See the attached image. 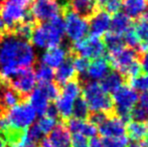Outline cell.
Returning a JSON list of instances; mask_svg holds the SVG:
<instances>
[{"mask_svg": "<svg viewBox=\"0 0 148 147\" xmlns=\"http://www.w3.org/2000/svg\"><path fill=\"white\" fill-rule=\"evenodd\" d=\"M36 55L31 42L6 30L0 36V78L19 69L31 68Z\"/></svg>", "mask_w": 148, "mask_h": 147, "instance_id": "6da1fadb", "label": "cell"}, {"mask_svg": "<svg viewBox=\"0 0 148 147\" xmlns=\"http://www.w3.org/2000/svg\"><path fill=\"white\" fill-rule=\"evenodd\" d=\"M64 19L62 15H59L49 21L41 22L34 28L31 36V42L39 49L60 45L64 36Z\"/></svg>", "mask_w": 148, "mask_h": 147, "instance_id": "7a4b0ae2", "label": "cell"}, {"mask_svg": "<svg viewBox=\"0 0 148 147\" xmlns=\"http://www.w3.org/2000/svg\"><path fill=\"white\" fill-rule=\"evenodd\" d=\"M82 85L83 98L91 112H104L110 114L113 111V102L110 95L102 90L99 82L87 81Z\"/></svg>", "mask_w": 148, "mask_h": 147, "instance_id": "3957f363", "label": "cell"}, {"mask_svg": "<svg viewBox=\"0 0 148 147\" xmlns=\"http://www.w3.org/2000/svg\"><path fill=\"white\" fill-rule=\"evenodd\" d=\"M111 98L115 115L125 123H128L130 121L131 111L138 103V92L128 85H124L112 94Z\"/></svg>", "mask_w": 148, "mask_h": 147, "instance_id": "277c9868", "label": "cell"}, {"mask_svg": "<svg viewBox=\"0 0 148 147\" xmlns=\"http://www.w3.org/2000/svg\"><path fill=\"white\" fill-rule=\"evenodd\" d=\"M0 80L11 87L18 94H20L24 99H27V100L36 84V78H35L33 67L16 70L7 76L0 78Z\"/></svg>", "mask_w": 148, "mask_h": 147, "instance_id": "5b68a950", "label": "cell"}, {"mask_svg": "<svg viewBox=\"0 0 148 147\" xmlns=\"http://www.w3.org/2000/svg\"><path fill=\"white\" fill-rule=\"evenodd\" d=\"M70 53L84 57L88 59H96L99 57H104L106 53V47L103 39L90 36L89 37H85L81 40L73 42V44L70 46Z\"/></svg>", "mask_w": 148, "mask_h": 147, "instance_id": "8992f818", "label": "cell"}, {"mask_svg": "<svg viewBox=\"0 0 148 147\" xmlns=\"http://www.w3.org/2000/svg\"><path fill=\"white\" fill-rule=\"evenodd\" d=\"M62 16L64 17V31L72 42L79 41L87 36L89 34L88 20L73 12L70 7L62 12Z\"/></svg>", "mask_w": 148, "mask_h": 147, "instance_id": "52a82bcc", "label": "cell"}, {"mask_svg": "<svg viewBox=\"0 0 148 147\" xmlns=\"http://www.w3.org/2000/svg\"><path fill=\"white\" fill-rule=\"evenodd\" d=\"M35 111L27 101L12 107L7 114L10 127L18 130H27L35 120Z\"/></svg>", "mask_w": 148, "mask_h": 147, "instance_id": "ba28073f", "label": "cell"}, {"mask_svg": "<svg viewBox=\"0 0 148 147\" xmlns=\"http://www.w3.org/2000/svg\"><path fill=\"white\" fill-rule=\"evenodd\" d=\"M138 53L135 49H132L130 47L124 46L122 49H118L113 53H110L107 57V59L109 62L110 66L113 68L114 70L118 71L124 76V73L126 70L134 63L135 61L139 59Z\"/></svg>", "mask_w": 148, "mask_h": 147, "instance_id": "9c48e42d", "label": "cell"}, {"mask_svg": "<svg viewBox=\"0 0 148 147\" xmlns=\"http://www.w3.org/2000/svg\"><path fill=\"white\" fill-rule=\"evenodd\" d=\"M30 9L39 23L62 15V8L56 0H34Z\"/></svg>", "mask_w": 148, "mask_h": 147, "instance_id": "30bf717a", "label": "cell"}, {"mask_svg": "<svg viewBox=\"0 0 148 147\" xmlns=\"http://www.w3.org/2000/svg\"><path fill=\"white\" fill-rule=\"evenodd\" d=\"M89 19V34L91 36L101 38L110 30L111 15L105 10L98 9Z\"/></svg>", "mask_w": 148, "mask_h": 147, "instance_id": "8fae6325", "label": "cell"}, {"mask_svg": "<svg viewBox=\"0 0 148 147\" xmlns=\"http://www.w3.org/2000/svg\"><path fill=\"white\" fill-rule=\"evenodd\" d=\"M98 128V133L103 138L121 137L126 135V123L116 115L108 116L107 119L101 123Z\"/></svg>", "mask_w": 148, "mask_h": 147, "instance_id": "7c38bea8", "label": "cell"}, {"mask_svg": "<svg viewBox=\"0 0 148 147\" xmlns=\"http://www.w3.org/2000/svg\"><path fill=\"white\" fill-rule=\"evenodd\" d=\"M110 71H111V66L107 57H99L93 59V62L90 63L86 75L83 77H78V80L80 81L81 84L87 81L100 82Z\"/></svg>", "mask_w": 148, "mask_h": 147, "instance_id": "4fadbf2b", "label": "cell"}, {"mask_svg": "<svg viewBox=\"0 0 148 147\" xmlns=\"http://www.w3.org/2000/svg\"><path fill=\"white\" fill-rule=\"evenodd\" d=\"M64 124L71 134H82L87 138L96 137L98 134L97 126L90 123L87 120H81L71 117L70 119L64 121Z\"/></svg>", "mask_w": 148, "mask_h": 147, "instance_id": "5bb4252c", "label": "cell"}, {"mask_svg": "<svg viewBox=\"0 0 148 147\" xmlns=\"http://www.w3.org/2000/svg\"><path fill=\"white\" fill-rule=\"evenodd\" d=\"M69 55H70V46L69 45H66V46L58 45V46L49 47L43 53L42 57H41V63L49 66L51 69H57L68 57Z\"/></svg>", "mask_w": 148, "mask_h": 147, "instance_id": "9a60e30c", "label": "cell"}, {"mask_svg": "<svg viewBox=\"0 0 148 147\" xmlns=\"http://www.w3.org/2000/svg\"><path fill=\"white\" fill-rule=\"evenodd\" d=\"M47 140L53 147H72V136L62 121H60L49 132Z\"/></svg>", "mask_w": 148, "mask_h": 147, "instance_id": "2e32d148", "label": "cell"}, {"mask_svg": "<svg viewBox=\"0 0 148 147\" xmlns=\"http://www.w3.org/2000/svg\"><path fill=\"white\" fill-rule=\"evenodd\" d=\"M125 78L121 73H119L116 70H111L101 81H100V86L102 90L106 94H114L117 90L125 85Z\"/></svg>", "mask_w": 148, "mask_h": 147, "instance_id": "e0dca14e", "label": "cell"}, {"mask_svg": "<svg viewBox=\"0 0 148 147\" xmlns=\"http://www.w3.org/2000/svg\"><path fill=\"white\" fill-rule=\"evenodd\" d=\"M77 78V73L75 71L74 65H73L72 55H68L66 59L57 68V71L55 72V79L56 83L62 87L69 81H72Z\"/></svg>", "mask_w": 148, "mask_h": 147, "instance_id": "ac0fdd59", "label": "cell"}, {"mask_svg": "<svg viewBox=\"0 0 148 147\" xmlns=\"http://www.w3.org/2000/svg\"><path fill=\"white\" fill-rule=\"evenodd\" d=\"M69 7L85 19L90 18L99 9V6L94 0H69Z\"/></svg>", "mask_w": 148, "mask_h": 147, "instance_id": "d6986e66", "label": "cell"}, {"mask_svg": "<svg viewBox=\"0 0 148 147\" xmlns=\"http://www.w3.org/2000/svg\"><path fill=\"white\" fill-rule=\"evenodd\" d=\"M28 102L32 106V108L34 109V111L38 115L41 116L45 115L47 106L49 104V98H47V94L40 86L33 89V91L30 93L29 97H28Z\"/></svg>", "mask_w": 148, "mask_h": 147, "instance_id": "ffe728a7", "label": "cell"}, {"mask_svg": "<svg viewBox=\"0 0 148 147\" xmlns=\"http://www.w3.org/2000/svg\"><path fill=\"white\" fill-rule=\"evenodd\" d=\"M147 0H123L122 8L130 19H138L147 11Z\"/></svg>", "mask_w": 148, "mask_h": 147, "instance_id": "44dd1931", "label": "cell"}, {"mask_svg": "<svg viewBox=\"0 0 148 147\" xmlns=\"http://www.w3.org/2000/svg\"><path fill=\"white\" fill-rule=\"evenodd\" d=\"M132 27V19H130L124 12H118L114 14V16L111 18V23H110L111 32L123 36Z\"/></svg>", "mask_w": 148, "mask_h": 147, "instance_id": "7402d4cb", "label": "cell"}, {"mask_svg": "<svg viewBox=\"0 0 148 147\" xmlns=\"http://www.w3.org/2000/svg\"><path fill=\"white\" fill-rule=\"evenodd\" d=\"M134 30L141 42L140 53L148 51V11L136 19Z\"/></svg>", "mask_w": 148, "mask_h": 147, "instance_id": "603a6c76", "label": "cell"}, {"mask_svg": "<svg viewBox=\"0 0 148 147\" xmlns=\"http://www.w3.org/2000/svg\"><path fill=\"white\" fill-rule=\"evenodd\" d=\"M128 138L137 141H143L148 136V125L144 122L129 121L126 125Z\"/></svg>", "mask_w": 148, "mask_h": 147, "instance_id": "cb8c5ba5", "label": "cell"}, {"mask_svg": "<svg viewBox=\"0 0 148 147\" xmlns=\"http://www.w3.org/2000/svg\"><path fill=\"white\" fill-rule=\"evenodd\" d=\"M74 99L66 96V95L60 93L59 97L56 100V107L59 112L60 118L62 122L66 121L72 117V110H73V104H74Z\"/></svg>", "mask_w": 148, "mask_h": 147, "instance_id": "d4e9b609", "label": "cell"}, {"mask_svg": "<svg viewBox=\"0 0 148 147\" xmlns=\"http://www.w3.org/2000/svg\"><path fill=\"white\" fill-rule=\"evenodd\" d=\"M33 70H34L36 81H38L39 84H45V83L53 82V79H55V71H53V69L45 65L41 62H36L34 64V66H33Z\"/></svg>", "mask_w": 148, "mask_h": 147, "instance_id": "484cf974", "label": "cell"}, {"mask_svg": "<svg viewBox=\"0 0 148 147\" xmlns=\"http://www.w3.org/2000/svg\"><path fill=\"white\" fill-rule=\"evenodd\" d=\"M103 42L105 44L106 51H109V53H113V51H116L125 46L123 36L114 34V32L111 31H108L104 36Z\"/></svg>", "mask_w": 148, "mask_h": 147, "instance_id": "4316f807", "label": "cell"}, {"mask_svg": "<svg viewBox=\"0 0 148 147\" xmlns=\"http://www.w3.org/2000/svg\"><path fill=\"white\" fill-rule=\"evenodd\" d=\"M91 113L89 109V106L85 99L83 97H78L74 101L73 104V110H72V116L77 119L81 120H88V117Z\"/></svg>", "mask_w": 148, "mask_h": 147, "instance_id": "83f0119b", "label": "cell"}, {"mask_svg": "<svg viewBox=\"0 0 148 147\" xmlns=\"http://www.w3.org/2000/svg\"><path fill=\"white\" fill-rule=\"evenodd\" d=\"M130 87L136 92L148 93V74H139L138 76L129 79Z\"/></svg>", "mask_w": 148, "mask_h": 147, "instance_id": "f1b7e54d", "label": "cell"}, {"mask_svg": "<svg viewBox=\"0 0 148 147\" xmlns=\"http://www.w3.org/2000/svg\"><path fill=\"white\" fill-rule=\"evenodd\" d=\"M123 39H124L125 45H126L127 47L135 49V51H137L140 53L141 42H140V40H139L138 36H137L136 32H135L134 28L132 27L127 32H125V34H123Z\"/></svg>", "mask_w": 148, "mask_h": 147, "instance_id": "f546056e", "label": "cell"}, {"mask_svg": "<svg viewBox=\"0 0 148 147\" xmlns=\"http://www.w3.org/2000/svg\"><path fill=\"white\" fill-rule=\"evenodd\" d=\"M71 55H72L73 65H74L75 71H76L77 75H79V77L85 76L87 73V70H88V68H89L90 59H86V57H84L73 55V53H71Z\"/></svg>", "mask_w": 148, "mask_h": 147, "instance_id": "4dcf8cb0", "label": "cell"}, {"mask_svg": "<svg viewBox=\"0 0 148 147\" xmlns=\"http://www.w3.org/2000/svg\"><path fill=\"white\" fill-rule=\"evenodd\" d=\"M129 138L124 135L121 137H106L102 139L104 147H127Z\"/></svg>", "mask_w": 148, "mask_h": 147, "instance_id": "1f68e13d", "label": "cell"}, {"mask_svg": "<svg viewBox=\"0 0 148 147\" xmlns=\"http://www.w3.org/2000/svg\"><path fill=\"white\" fill-rule=\"evenodd\" d=\"M59 122L60 121L51 119V118H49V117H47V116H43V117H41L40 119L38 120V122H37L36 124L43 134H49Z\"/></svg>", "mask_w": 148, "mask_h": 147, "instance_id": "d6a6232c", "label": "cell"}, {"mask_svg": "<svg viewBox=\"0 0 148 147\" xmlns=\"http://www.w3.org/2000/svg\"><path fill=\"white\" fill-rule=\"evenodd\" d=\"M123 5V0H106L105 3L103 4L104 10L107 13L111 14H116L118 12L121 11Z\"/></svg>", "mask_w": 148, "mask_h": 147, "instance_id": "836d02e7", "label": "cell"}, {"mask_svg": "<svg viewBox=\"0 0 148 147\" xmlns=\"http://www.w3.org/2000/svg\"><path fill=\"white\" fill-rule=\"evenodd\" d=\"M130 119H132L133 121L144 122V123H146V122H148V114L140 106L136 105L132 109V111H131Z\"/></svg>", "mask_w": 148, "mask_h": 147, "instance_id": "e575fe53", "label": "cell"}, {"mask_svg": "<svg viewBox=\"0 0 148 147\" xmlns=\"http://www.w3.org/2000/svg\"><path fill=\"white\" fill-rule=\"evenodd\" d=\"M110 114L104 113V112H92L90 113L88 117V121L90 123L94 124L95 126H99L101 123H103Z\"/></svg>", "mask_w": 148, "mask_h": 147, "instance_id": "d590c367", "label": "cell"}, {"mask_svg": "<svg viewBox=\"0 0 148 147\" xmlns=\"http://www.w3.org/2000/svg\"><path fill=\"white\" fill-rule=\"evenodd\" d=\"M72 147H88L89 139L82 134H72Z\"/></svg>", "mask_w": 148, "mask_h": 147, "instance_id": "8d00e7d4", "label": "cell"}, {"mask_svg": "<svg viewBox=\"0 0 148 147\" xmlns=\"http://www.w3.org/2000/svg\"><path fill=\"white\" fill-rule=\"evenodd\" d=\"M45 114L47 117L55 119V120H57V121H60L59 112H58V109H57V107H56V104H53V103H49Z\"/></svg>", "mask_w": 148, "mask_h": 147, "instance_id": "74e56055", "label": "cell"}, {"mask_svg": "<svg viewBox=\"0 0 148 147\" xmlns=\"http://www.w3.org/2000/svg\"><path fill=\"white\" fill-rule=\"evenodd\" d=\"M139 63L141 66V71L148 74V51H144L139 55Z\"/></svg>", "mask_w": 148, "mask_h": 147, "instance_id": "f35d334b", "label": "cell"}, {"mask_svg": "<svg viewBox=\"0 0 148 147\" xmlns=\"http://www.w3.org/2000/svg\"><path fill=\"white\" fill-rule=\"evenodd\" d=\"M138 106H140L148 114V93H142L138 98Z\"/></svg>", "mask_w": 148, "mask_h": 147, "instance_id": "ab89813d", "label": "cell"}, {"mask_svg": "<svg viewBox=\"0 0 148 147\" xmlns=\"http://www.w3.org/2000/svg\"><path fill=\"white\" fill-rule=\"evenodd\" d=\"M88 147H104V145L102 143V140L97 138V136H96V137L90 138Z\"/></svg>", "mask_w": 148, "mask_h": 147, "instance_id": "60d3db41", "label": "cell"}, {"mask_svg": "<svg viewBox=\"0 0 148 147\" xmlns=\"http://www.w3.org/2000/svg\"><path fill=\"white\" fill-rule=\"evenodd\" d=\"M141 142L142 141H137V140L129 139L127 147H141Z\"/></svg>", "mask_w": 148, "mask_h": 147, "instance_id": "b9f144b4", "label": "cell"}, {"mask_svg": "<svg viewBox=\"0 0 148 147\" xmlns=\"http://www.w3.org/2000/svg\"><path fill=\"white\" fill-rule=\"evenodd\" d=\"M5 31H6V26L4 24V22L2 21L1 17H0V36H2Z\"/></svg>", "mask_w": 148, "mask_h": 147, "instance_id": "7bdbcfd3", "label": "cell"}, {"mask_svg": "<svg viewBox=\"0 0 148 147\" xmlns=\"http://www.w3.org/2000/svg\"><path fill=\"white\" fill-rule=\"evenodd\" d=\"M141 147H148V136L141 142Z\"/></svg>", "mask_w": 148, "mask_h": 147, "instance_id": "ee69618b", "label": "cell"}, {"mask_svg": "<svg viewBox=\"0 0 148 147\" xmlns=\"http://www.w3.org/2000/svg\"><path fill=\"white\" fill-rule=\"evenodd\" d=\"M94 1H95L97 4H99V5H103V4L105 3L106 0H94Z\"/></svg>", "mask_w": 148, "mask_h": 147, "instance_id": "f6af8a7d", "label": "cell"}, {"mask_svg": "<svg viewBox=\"0 0 148 147\" xmlns=\"http://www.w3.org/2000/svg\"><path fill=\"white\" fill-rule=\"evenodd\" d=\"M147 4H148V0H147Z\"/></svg>", "mask_w": 148, "mask_h": 147, "instance_id": "bcb514c9", "label": "cell"}]
</instances>
